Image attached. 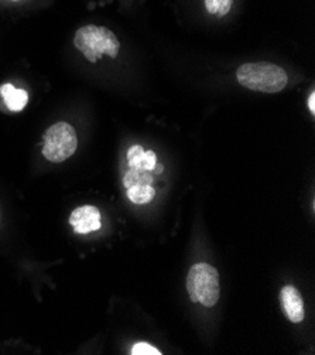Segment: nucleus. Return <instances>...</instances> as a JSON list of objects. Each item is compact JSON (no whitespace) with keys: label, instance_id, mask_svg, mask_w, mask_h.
I'll return each mask as SVG.
<instances>
[{"label":"nucleus","instance_id":"1a4fd4ad","mask_svg":"<svg viewBox=\"0 0 315 355\" xmlns=\"http://www.w3.org/2000/svg\"><path fill=\"white\" fill-rule=\"evenodd\" d=\"M153 175L147 170H137V168H129L123 177L125 189H129L132 186H143V184H152Z\"/></svg>","mask_w":315,"mask_h":355},{"label":"nucleus","instance_id":"39448f33","mask_svg":"<svg viewBox=\"0 0 315 355\" xmlns=\"http://www.w3.org/2000/svg\"><path fill=\"white\" fill-rule=\"evenodd\" d=\"M69 224L74 228L75 234L87 235L102 228L100 211L93 205H82L73 211L69 216Z\"/></svg>","mask_w":315,"mask_h":355},{"label":"nucleus","instance_id":"0eeeda50","mask_svg":"<svg viewBox=\"0 0 315 355\" xmlns=\"http://www.w3.org/2000/svg\"><path fill=\"white\" fill-rule=\"evenodd\" d=\"M0 95L3 96L6 106L12 112H20L26 108L28 102V95L24 89H19L12 84H5L0 87Z\"/></svg>","mask_w":315,"mask_h":355},{"label":"nucleus","instance_id":"9b49d317","mask_svg":"<svg viewBox=\"0 0 315 355\" xmlns=\"http://www.w3.org/2000/svg\"><path fill=\"white\" fill-rule=\"evenodd\" d=\"M130 354H133V355H161L160 349L154 348L149 343H137V344H134Z\"/></svg>","mask_w":315,"mask_h":355},{"label":"nucleus","instance_id":"20e7f679","mask_svg":"<svg viewBox=\"0 0 315 355\" xmlns=\"http://www.w3.org/2000/svg\"><path fill=\"white\" fill-rule=\"evenodd\" d=\"M77 132L66 122L54 123L44 132L43 156L51 163L65 162L77 152Z\"/></svg>","mask_w":315,"mask_h":355},{"label":"nucleus","instance_id":"4468645a","mask_svg":"<svg viewBox=\"0 0 315 355\" xmlns=\"http://www.w3.org/2000/svg\"><path fill=\"white\" fill-rule=\"evenodd\" d=\"M231 8H232V0H224L222 5H221V6H219V9H218L217 16L222 17V16L228 15V13H229V10H231Z\"/></svg>","mask_w":315,"mask_h":355},{"label":"nucleus","instance_id":"7ed1b4c3","mask_svg":"<svg viewBox=\"0 0 315 355\" xmlns=\"http://www.w3.org/2000/svg\"><path fill=\"white\" fill-rule=\"evenodd\" d=\"M187 291L192 303L214 307L221 295L219 273L208 263H195L187 276Z\"/></svg>","mask_w":315,"mask_h":355},{"label":"nucleus","instance_id":"dca6fc26","mask_svg":"<svg viewBox=\"0 0 315 355\" xmlns=\"http://www.w3.org/2000/svg\"><path fill=\"white\" fill-rule=\"evenodd\" d=\"M154 170H156V173H161L163 171V166H156Z\"/></svg>","mask_w":315,"mask_h":355},{"label":"nucleus","instance_id":"2eb2a0df","mask_svg":"<svg viewBox=\"0 0 315 355\" xmlns=\"http://www.w3.org/2000/svg\"><path fill=\"white\" fill-rule=\"evenodd\" d=\"M307 103H308V110H309V112H311V114H315V92H314V91L309 94Z\"/></svg>","mask_w":315,"mask_h":355},{"label":"nucleus","instance_id":"ddd939ff","mask_svg":"<svg viewBox=\"0 0 315 355\" xmlns=\"http://www.w3.org/2000/svg\"><path fill=\"white\" fill-rule=\"evenodd\" d=\"M222 2H224V0H205V8H206L208 13L217 15Z\"/></svg>","mask_w":315,"mask_h":355},{"label":"nucleus","instance_id":"f03ea898","mask_svg":"<svg viewBox=\"0 0 315 355\" xmlns=\"http://www.w3.org/2000/svg\"><path fill=\"white\" fill-rule=\"evenodd\" d=\"M74 44L89 62H96L103 55L116 58L120 43L114 31L103 26L88 24L77 30Z\"/></svg>","mask_w":315,"mask_h":355},{"label":"nucleus","instance_id":"423d86ee","mask_svg":"<svg viewBox=\"0 0 315 355\" xmlns=\"http://www.w3.org/2000/svg\"><path fill=\"white\" fill-rule=\"evenodd\" d=\"M280 303H282L283 313L291 323L297 324L304 320L305 309L298 289L294 286H285L282 292H280Z\"/></svg>","mask_w":315,"mask_h":355},{"label":"nucleus","instance_id":"6e6552de","mask_svg":"<svg viewBox=\"0 0 315 355\" xmlns=\"http://www.w3.org/2000/svg\"><path fill=\"white\" fill-rule=\"evenodd\" d=\"M126 194H127V198L133 204L142 205V204H149L154 198L156 190L152 187V184L132 186V187L126 189Z\"/></svg>","mask_w":315,"mask_h":355},{"label":"nucleus","instance_id":"9d476101","mask_svg":"<svg viewBox=\"0 0 315 355\" xmlns=\"http://www.w3.org/2000/svg\"><path fill=\"white\" fill-rule=\"evenodd\" d=\"M145 149L138 145H134L129 149L127 152V164L129 168H137L140 170V164H142V157H143Z\"/></svg>","mask_w":315,"mask_h":355},{"label":"nucleus","instance_id":"f8f14e48","mask_svg":"<svg viewBox=\"0 0 315 355\" xmlns=\"http://www.w3.org/2000/svg\"><path fill=\"white\" fill-rule=\"evenodd\" d=\"M156 166H157L156 153L153 150H145L143 157H142V164H140V170L153 171Z\"/></svg>","mask_w":315,"mask_h":355},{"label":"nucleus","instance_id":"f257e3e1","mask_svg":"<svg viewBox=\"0 0 315 355\" xmlns=\"http://www.w3.org/2000/svg\"><path fill=\"white\" fill-rule=\"evenodd\" d=\"M236 78L244 88L264 94L283 91L289 81L286 71L271 62L243 64L236 71Z\"/></svg>","mask_w":315,"mask_h":355}]
</instances>
